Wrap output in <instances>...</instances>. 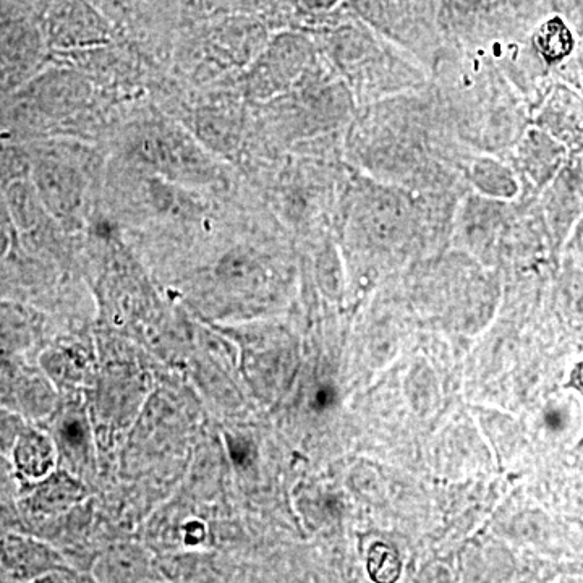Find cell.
I'll list each match as a JSON object with an SVG mask.
<instances>
[{"label":"cell","instance_id":"cell-1","mask_svg":"<svg viewBox=\"0 0 583 583\" xmlns=\"http://www.w3.org/2000/svg\"><path fill=\"white\" fill-rule=\"evenodd\" d=\"M537 41L541 52L549 60L561 59L571 51L572 47L571 36L561 22H551L546 25L538 35Z\"/></svg>","mask_w":583,"mask_h":583},{"label":"cell","instance_id":"cell-2","mask_svg":"<svg viewBox=\"0 0 583 583\" xmlns=\"http://www.w3.org/2000/svg\"><path fill=\"white\" fill-rule=\"evenodd\" d=\"M381 551L383 553H379V548L373 549L370 559V571L371 574L375 575V579L381 580V582H389V580L396 579L399 572H401V566H399L396 556L389 549L381 546Z\"/></svg>","mask_w":583,"mask_h":583},{"label":"cell","instance_id":"cell-3","mask_svg":"<svg viewBox=\"0 0 583 583\" xmlns=\"http://www.w3.org/2000/svg\"><path fill=\"white\" fill-rule=\"evenodd\" d=\"M572 388L577 389V391L583 394V362L575 366V370L572 371L571 384Z\"/></svg>","mask_w":583,"mask_h":583},{"label":"cell","instance_id":"cell-4","mask_svg":"<svg viewBox=\"0 0 583 583\" xmlns=\"http://www.w3.org/2000/svg\"><path fill=\"white\" fill-rule=\"evenodd\" d=\"M67 433H69V438L72 439V441H80L81 439L80 426L70 425L69 430H67Z\"/></svg>","mask_w":583,"mask_h":583}]
</instances>
